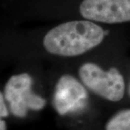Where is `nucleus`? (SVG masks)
Returning <instances> with one entry per match:
<instances>
[{
	"label": "nucleus",
	"mask_w": 130,
	"mask_h": 130,
	"mask_svg": "<svg viewBox=\"0 0 130 130\" xmlns=\"http://www.w3.org/2000/svg\"><path fill=\"white\" fill-rule=\"evenodd\" d=\"M105 31L88 20H71L52 28L43 38V46L50 54L76 57L102 43Z\"/></svg>",
	"instance_id": "nucleus-1"
},
{
	"label": "nucleus",
	"mask_w": 130,
	"mask_h": 130,
	"mask_svg": "<svg viewBox=\"0 0 130 130\" xmlns=\"http://www.w3.org/2000/svg\"><path fill=\"white\" fill-rule=\"evenodd\" d=\"M83 83L70 74H64L58 80L55 88L54 102L60 113H64L72 105L86 97Z\"/></svg>",
	"instance_id": "nucleus-5"
},
{
	"label": "nucleus",
	"mask_w": 130,
	"mask_h": 130,
	"mask_svg": "<svg viewBox=\"0 0 130 130\" xmlns=\"http://www.w3.org/2000/svg\"><path fill=\"white\" fill-rule=\"evenodd\" d=\"M82 17L93 22L118 24L130 22V0H83Z\"/></svg>",
	"instance_id": "nucleus-4"
},
{
	"label": "nucleus",
	"mask_w": 130,
	"mask_h": 130,
	"mask_svg": "<svg viewBox=\"0 0 130 130\" xmlns=\"http://www.w3.org/2000/svg\"><path fill=\"white\" fill-rule=\"evenodd\" d=\"M7 125L4 119H0V130H7Z\"/></svg>",
	"instance_id": "nucleus-8"
},
{
	"label": "nucleus",
	"mask_w": 130,
	"mask_h": 130,
	"mask_svg": "<svg viewBox=\"0 0 130 130\" xmlns=\"http://www.w3.org/2000/svg\"><path fill=\"white\" fill-rule=\"evenodd\" d=\"M9 114V107L7 105L4 94L2 92L0 93V116L2 119L7 117Z\"/></svg>",
	"instance_id": "nucleus-7"
},
{
	"label": "nucleus",
	"mask_w": 130,
	"mask_h": 130,
	"mask_svg": "<svg viewBox=\"0 0 130 130\" xmlns=\"http://www.w3.org/2000/svg\"><path fill=\"white\" fill-rule=\"evenodd\" d=\"M105 130H130V108L116 113L108 120Z\"/></svg>",
	"instance_id": "nucleus-6"
},
{
	"label": "nucleus",
	"mask_w": 130,
	"mask_h": 130,
	"mask_svg": "<svg viewBox=\"0 0 130 130\" xmlns=\"http://www.w3.org/2000/svg\"><path fill=\"white\" fill-rule=\"evenodd\" d=\"M32 77L27 72L14 74L5 83L3 94L14 116L25 118L29 110L38 111L46 106V100L32 91Z\"/></svg>",
	"instance_id": "nucleus-3"
},
{
	"label": "nucleus",
	"mask_w": 130,
	"mask_h": 130,
	"mask_svg": "<svg viewBox=\"0 0 130 130\" xmlns=\"http://www.w3.org/2000/svg\"><path fill=\"white\" fill-rule=\"evenodd\" d=\"M78 77L85 88L104 100L118 102L124 96V78L116 67L106 70L96 63L85 62L79 66Z\"/></svg>",
	"instance_id": "nucleus-2"
},
{
	"label": "nucleus",
	"mask_w": 130,
	"mask_h": 130,
	"mask_svg": "<svg viewBox=\"0 0 130 130\" xmlns=\"http://www.w3.org/2000/svg\"><path fill=\"white\" fill-rule=\"evenodd\" d=\"M128 94H129V95L130 97V83L129 84V87H128Z\"/></svg>",
	"instance_id": "nucleus-9"
}]
</instances>
